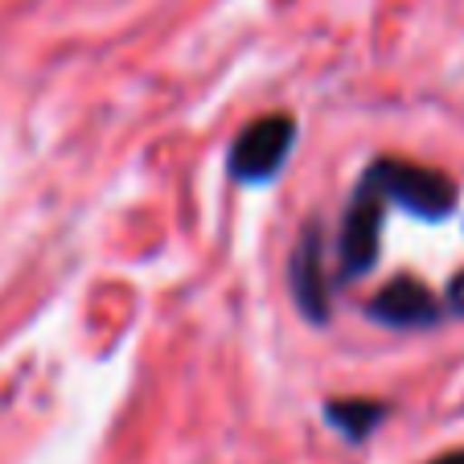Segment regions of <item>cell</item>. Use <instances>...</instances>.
Returning <instances> with one entry per match:
<instances>
[{"mask_svg":"<svg viewBox=\"0 0 464 464\" xmlns=\"http://www.w3.org/2000/svg\"><path fill=\"white\" fill-rule=\"evenodd\" d=\"M366 177L378 185V193H382L386 202L411 210L415 218L440 222L456 206V189L440 169L411 165V160H374L366 169Z\"/></svg>","mask_w":464,"mask_h":464,"instance_id":"cell-1","label":"cell"},{"mask_svg":"<svg viewBox=\"0 0 464 464\" xmlns=\"http://www.w3.org/2000/svg\"><path fill=\"white\" fill-rule=\"evenodd\" d=\"M386 198L370 177H362L353 189V202L345 210L342 238H337V280H358L378 263V243H382V214Z\"/></svg>","mask_w":464,"mask_h":464,"instance_id":"cell-2","label":"cell"},{"mask_svg":"<svg viewBox=\"0 0 464 464\" xmlns=\"http://www.w3.org/2000/svg\"><path fill=\"white\" fill-rule=\"evenodd\" d=\"M292 144H296V120L292 115H263L251 120L238 131L235 149H230V173L243 185H263L272 181L284 169Z\"/></svg>","mask_w":464,"mask_h":464,"instance_id":"cell-3","label":"cell"},{"mask_svg":"<svg viewBox=\"0 0 464 464\" xmlns=\"http://www.w3.org/2000/svg\"><path fill=\"white\" fill-rule=\"evenodd\" d=\"M334 272H329V259H324L321 246V230L308 222L304 235H300V246L292 255V296H296L300 313L308 321H329V308H334Z\"/></svg>","mask_w":464,"mask_h":464,"instance_id":"cell-4","label":"cell"},{"mask_svg":"<svg viewBox=\"0 0 464 464\" xmlns=\"http://www.w3.org/2000/svg\"><path fill=\"white\" fill-rule=\"evenodd\" d=\"M370 316L386 329H431L440 321V300L420 280L399 276L370 300Z\"/></svg>","mask_w":464,"mask_h":464,"instance_id":"cell-5","label":"cell"},{"mask_svg":"<svg viewBox=\"0 0 464 464\" xmlns=\"http://www.w3.org/2000/svg\"><path fill=\"white\" fill-rule=\"evenodd\" d=\"M382 415H386V403H378V399H337V403L324 407V420L334 423L345 440H353V444L366 440L382 423Z\"/></svg>","mask_w":464,"mask_h":464,"instance_id":"cell-6","label":"cell"},{"mask_svg":"<svg viewBox=\"0 0 464 464\" xmlns=\"http://www.w3.org/2000/svg\"><path fill=\"white\" fill-rule=\"evenodd\" d=\"M448 308L464 316V272L452 276V284H448Z\"/></svg>","mask_w":464,"mask_h":464,"instance_id":"cell-7","label":"cell"},{"mask_svg":"<svg viewBox=\"0 0 464 464\" xmlns=\"http://www.w3.org/2000/svg\"><path fill=\"white\" fill-rule=\"evenodd\" d=\"M431 464H464V452H444V456H436Z\"/></svg>","mask_w":464,"mask_h":464,"instance_id":"cell-8","label":"cell"}]
</instances>
